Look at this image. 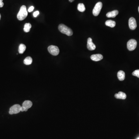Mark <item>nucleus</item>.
<instances>
[{
	"label": "nucleus",
	"mask_w": 139,
	"mask_h": 139,
	"mask_svg": "<svg viewBox=\"0 0 139 139\" xmlns=\"http://www.w3.org/2000/svg\"><path fill=\"white\" fill-rule=\"evenodd\" d=\"M77 9L78 11L81 12H83L85 10V7L84 4L82 3H80L77 6Z\"/></svg>",
	"instance_id": "17"
},
{
	"label": "nucleus",
	"mask_w": 139,
	"mask_h": 139,
	"mask_svg": "<svg viewBox=\"0 0 139 139\" xmlns=\"http://www.w3.org/2000/svg\"><path fill=\"white\" fill-rule=\"evenodd\" d=\"M4 4L3 2V0H0V7H2L4 6Z\"/></svg>",
	"instance_id": "23"
},
{
	"label": "nucleus",
	"mask_w": 139,
	"mask_h": 139,
	"mask_svg": "<svg viewBox=\"0 0 139 139\" xmlns=\"http://www.w3.org/2000/svg\"><path fill=\"white\" fill-rule=\"evenodd\" d=\"M34 6H31L29 8V9L28 10V11L29 13L33 11V10H34Z\"/></svg>",
	"instance_id": "22"
},
{
	"label": "nucleus",
	"mask_w": 139,
	"mask_h": 139,
	"mask_svg": "<svg viewBox=\"0 0 139 139\" xmlns=\"http://www.w3.org/2000/svg\"><path fill=\"white\" fill-rule=\"evenodd\" d=\"M129 26L131 30H134L137 27L136 20L134 18L131 17L129 20Z\"/></svg>",
	"instance_id": "7"
},
{
	"label": "nucleus",
	"mask_w": 139,
	"mask_h": 139,
	"mask_svg": "<svg viewBox=\"0 0 139 139\" xmlns=\"http://www.w3.org/2000/svg\"><path fill=\"white\" fill-rule=\"evenodd\" d=\"M48 49L49 53L53 56H57L60 52L59 48L56 46H49Z\"/></svg>",
	"instance_id": "4"
},
{
	"label": "nucleus",
	"mask_w": 139,
	"mask_h": 139,
	"mask_svg": "<svg viewBox=\"0 0 139 139\" xmlns=\"http://www.w3.org/2000/svg\"><path fill=\"white\" fill-rule=\"evenodd\" d=\"M103 56L100 54L92 55L90 56L91 59L93 61H95V62L100 61L103 59Z\"/></svg>",
	"instance_id": "9"
},
{
	"label": "nucleus",
	"mask_w": 139,
	"mask_h": 139,
	"mask_svg": "<svg viewBox=\"0 0 139 139\" xmlns=\"http://www.w3.org/2000/svg\"><path fill=\"white\" fill-rule=\"evenodd\" d=\"M21 106L19 104H15L14 105L12 106L10 109L9 113L10 114H17L19 113L21 111Z\"/></svg>",
	"instance_id": "6"
},
{
	"label": "nucleus",
	"mask_w": 139,
	"mask_h": 139,
	"mask_svg": "<svg viewBox=\"0 0 139 139\" xmlns=\"http://www.w3.org/2000/svg\"><path fill=\"white\" fill-rule=\"evenodd\" d=\"M31 28V25L30 23H26L24 25V31L26 33H28L30 31Z\"/></svg>",
	"instance_id": "18"
},
{
	"label": "nucleus",
	"mask_w": 139,
	"mask_h": 139,
	"mask_svg": "<svg viewBox=\"0 0 139 139\" xmlns=\"http://www.w3.org/2000/svg\"><path fill=\"white\" fill-rule=\"evenodd\" d=\"M28 110V109H26V108H25L23 106H22V107H21V111H22V112L27 111Z\"/></svg>",
	"instance_id": "21"
},
{
	"label": "nucleus",
	"mask_w": 139,
	"mask_h": 139,
	"mask_svg": "<svg viewBox=\"0 0 139 139\" xmlns=\"http://www.w3.org/2000/svg\"><path fill=\"white\" fill-rule=\"evenodd\" d=\"M87 48H88V49L89 50H90V51L94 50L96 49V45L93 42L91 38H88V40H87Z\"/></svg>",
	"instance_id": "8"
},
{
	"label": "nucleus",
	"mask_w": 139,
	"mask_h": 139,
	"mask_svg": "<svg viewBox=\"0 0 139 139\" xmlns=\"http://www.w3.org/2000/svg\"><path fill=\"white\" fill-rule=\"evenodd\" d=\"M105 24L107 26H109L111 28H114L116 26V23L114 21L111 20H108L105 22Z\"/></svg>",
	"instance_id": "14"
},
{
	"label": "nucleus",
	"mask_w": 139,
	"mask_h": 139,
	"mask_svg": "<svg viewBox=\"0 0 139 139\" xmlns=\"http://www.w3.org/2000/svg\"><path fill=\"white\" fill-rule=\"evenodd\" d=\"M39 14H40V13H39V11H36L35 12L33 13V16L35 17H37Z\"/></svg>",
	"instance_id": "20"
},
{
	"label": "nucleus",
	"mask_w": 139,
	"mask_h": 139,
	"mask_svg": "<svg viewBox=\"0 0 139 139\" xmlns=\"http://www.w3.org/2000/svg\"><path fill=\"white\" fill-rule=\"evenodd\" d=\"M137 42L134 39L129 40L127 42V49L129 51H133L135 49L137 46Z\"/></svg>",
	"instance_id": "5"
},
{
	"label": "nucleus",
	"mask_w": 139,
	"mask_h": 139,
	"mask_svg": "<svg viewBox=\"0 0 139 139\" xmlns=\"http://www.w3.org/2000/svg\"><path fill=\"white\" fill-rule=\"evenodd\" d=\"M33 103L30 100H26L22 104V106L26 109H29L32 107Z\"/></svg>",
	"instance_id": "13"
},
{
	"label": "nucleus",
	"mask_w": 139,
	"mask_h": 139,
	"mask_svg": "<svg viewBox=\"0 0 139 139\" xmlns=\"http://www.w3.org/2000/svg\"><path fill=\"white\" fill-rule=\"evenodd\" d=\"M118 78L120 81H123L124 80L125 77V72L122 70L119 71L117 74Z\"/></svg>",
	"instance_id": "12"
},
{
	"label": "nucleus",
	"mask_w": 139,
	"mask_h": 139,
	"mask_svg": "<svg viewBox=\"0 0 139 139\" xmlns=\"http://www.w3.org/2000/svg\"><path fill=\"white\" fill-rule=\"evenodd\" d=\"M138 11H139V7H138Z\"/></svg>",
	"instance_id": "26"
},
{
	"label": "nucleus",
	"mask_w": 139,
	"mask_h": 139,
	"mask_svg": "<svg viewBox=\"0 0 139 139\" xmlns=\"http://www.w3.org/2000/svg\"><path fill=\"white\" fill-rule=\"evenodd\" d=\"M139 139V138H138V139Z\"/></svg>",
	"instance_id": "27"
},
{
	"label": "nucleus",
	"mask_w": 139,
	"mask_h": 139,
	"mask_svg": "<svg viewBox=\"0 0 139 139\" xmlns=\"http://www.w3.org/2000/svg\"><path fill=\"white\" fill-rule=\"evenodd\" d=\"M28 15V13L27 11L26 6L23 5L21 7L18 13L17 14V19L19 21L23 20L27 17Z\"/></svg>",
	"instance_id": "1"
},
{
	"label": "nucleus",
	"mask_w": 139,
	"mask_h": 139,
	"mask_svg": "<svg viewBox=\"0 0 139 139\" xmlns=\"http://www.w3.org/2000/svg\"><path fill=\"white\" fill-rule=\"evenodd\" d=\"M132 75L133 76H137L139 78V70H136L134 71L132 73Z\"/></svg>",
	"instance_id": "19"
},
{
	"label": "nucleus",
	"mask_w": 139,
	"mask_h": 139,
	"mask_svg": "<svg viewBox=\"0 0 139 139\" xmlns=\"http://www.w3.org/2000/svg\"><path fill=\"white\" fill-rule=\"evenodd\" d=\"M33 62V59L30 56H28L26 57L24 60V63L26 65H30Z\"/></svg>",
	"instance_id": "16"
},
{
	"label": "nucleus",
	"mask_w": 139,
	"mask_h": 139,
	"mask_svg": "<svg viewBox=\"0 0 139 139\" xmlns=\"http://www.w3.org/2000/svg\"><path fill=\"white\" fill-rule=\"evenodd\" d=\"M0 19H1V14H0Z\"/></svg>",
	"instance_id": "25"
},
{
	"label": "nucleus",
	"mask_w": 139,
	"mask_h": 139,
	"mask_svg": "<svg viewBox=\"0 0 139 139\" xmlns=\"http://www.w3.org/2000/svg\"><path fill=\"white\" fill-rule=\"evenodd\" d=\"M102 7V4L101 2H98L97 3L93 10V14L96 16L98 15L100 13Z\"/></svg>",
	"instance_id": "3"
},
{
	"label": "nucleus",
	"mask_w": 139,
	"mask_h": 139,
	"mask_svg": "<svg viewBox=\"0 0 139 139\" xmlns=\"http://www.w3.org/2000/svg\"><path fill=\"white\" fill-rule=\"evenodd\" d=\"M58 29L60 32L68 36H72L73 34L72 30L65 24H60L58 26Z\"/></svg>",
	"instance_id": "2"
},
{
	"label": "nucleus",
	"mask_w": 139,
	"mask_h": 139,
	"mask_svg": "<svg viewBox=\"0 0 139 139\" xmlns=\"http://www.w3.org/2000/svg\"><path fill=\"white\" fill-rule=\"evenodd\" d=\"M74 0H69V1L70 2H73Z\"/></svg>",
	"instance_id": "24"
},
{
	"label": "nucleus",
	"mask_w": 139,
	"mask_h": 139,
	"mask_svg": "<svg viewBox=\"0 0 139 139\" xmlns=\"http://www.w3.org/2000/svg\"><path fill=\"white\" fill-rule=\"evenodd\" d=\"M26 49V46L24 44H21L19 47L18 51L20 54H22Z\"/></svg>",
	"instance_id": "15"
},
{
	"label": "nucleus",
	"mask_w": 139,
	"mask_h": 139,
	"mask_svg": "<svg viewBox=\"0 0 139 139\" xmlns=\"http://www.w3.org/2000/svg\"><path fill=\"white\" fill-rule=\"evenodd\" d=\"M115 97L118 99H125L126 98V95L125 93L122 92H119L118 94H115Z\"/></svg>",
	"instance_id": "11"
},
{
	"label": "nucleus",
	"mask_w": 139,
	"mask_h": 139,
	"mask_svg": "<svg viewBox=\"0 0 139 139\" xmlns=\"http://www.w3.org/2000/svg\"><path fill=\"white\" fill-rule=\"evenodd\" d=\"M119 13L118 10H114L106 14V16L108 18H114L116 17Z\"/></svg>",
	"instance_id": "10"
}]
</instances>
